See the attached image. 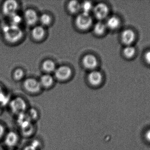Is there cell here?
I'll list each match as a JSON object with an SVG mask.
<instances>
[{"label": "cell", "instance_id": "obj_8", "mask_svg": "<svg viewBox=\"0 0 150 150\" xmlns=\"http://www.w3.org/2000/svg\"><path fill=\"white\" fill-rule=\"evenodd\" d=\"M71 75V70L67 66H61L54 70L56 78L60 80H65L68 78Z\"/></svg>", "mask_w": 150, "mask_h": 150}, {"label": "cell", "instance_id": "obj_20", "mask_svg": "<svg viewBox=\"0 0 150 150\" xmlns=\"http://www.w3.org/2000/svg\"><path fill=\"white\" fill-rule=\"evenodd\" d=\"M68 7L69 11L73 13H76L81 9L80 4L77 1H72L69 2Z\"/></svg>", "mask_w": 150, "mask_h": 150}, {"label": "cell", "instance_id": "obj_4", "mask_svg": "<svg viewBox=\"0 0 150 150\" xmlns=\"http://www.w3.org/2000/svg\"><path fill=\"white\" fill-rule=\"evenodd\" d=\"M92 19L89 14L82 13L77 16L76 19L77 26L81 30H85L91 25Z\"/></svg>", "mask_w": 150, "mask_h": 150}, {"label": "cell", "instance_id": "obj_23", "mask_svg": "<svg viewBox=\"0 0 150 150\" xmlns=\"http://www.w3.org/2000/svg\"><path fill=\"white\" fill-rule=\"evenodd\" d=\"M40 23L43 25L47 26L51 23V18L49 15L46 14H42L39 18Z\"/></svg>", "mask_w": 150, "mask_h": 150}, {"label": "cell", "instance_id": "obj_12", "mask_svg": "<svg viewBox=\"0 0 150 150\" xmlns=\"http://www.w3.org/2000/svg\"><path fill=\"white\" fill-rule=\"evenodd\" d=\"M122 22L120 18L117 16H113L108 19L106 26L111 30H115L120 28Z\"/></svg>", "mask_w": 150, "mask_h": 150}, {"label": "cell", "instance_id": "obj_31", "mask_svg": "<svg viewBox=\"0 0 150 150\" xmlns=\"http://www.w3.org/2000/svg\"><path fill=\"white\" fill-rule=\"evenodd\" d=\"M3 92L2 90L1 87V86H0V93H1V92Z\"/></svg>", "mask_w": 150, "mask_h": 150}, {"label": "cell", "instance_id": "obj_32", "mask_svg": "<svg viewBox=\"0 0 150 150\" xmlns=\"http://www.w3.org/2000/svg\"><path fill=\"white\" fill-rule=\"evenodd\" d=\"M1 107H0V114H1Z\"/></svg>", "mask_w": 150, "mask_h": 150}, {"label": "cell", "instance_id": "obj_10", "mask_svg": "<svg viewBox=\"0 0 150 150\" xmlns=\"http://www.w3.org/2000/svg\"><path fill=\"white\" fill-rule=\"evenodd\" d=\"M122 55L127 60H132L136 56L137 49L134 45L125 46L122 49Z\"/></svg>", "mask_w": 150, "mask_h": 150}, {"label": "cell", "instance_id": "obj_24", "mask_svg": "<svg viewBox=\"0 0 150 150\" xmlns=\"http://www.w3.org/2000/svg\"><path fill=\"white\" fill-rule=\"evenodd\" d=\"M10 17L11 21V24L18 26L22 21V18L16 13L13 14Z\"/></svg>", "mask_w": 150, "mask_h": 150}, {"label": "cell", "instance_id": "obj_9", "mask_svg": "<svg viewBox=\"0 0 150 150\" xmlns=\"http://www.w3.org/2000/svg\"><path fill=\"white\" fill-rule=\"evenodd\" d=\"M82 62L83 66L88 69H94L98 65L97 58L92 55H86L84 56Z\"/></svg>", "mask_w": 150, "mask_h": 150}, {"label": "cell", "instance_id": "obj_17", "mask_svg": "<svg viewBox=\"0 0 150 150\" xmlns=\"http://www.w3.org/2000/svg\"><path fill=\"white\" fill-rule=\"evenodd\" d=\"M39 82L41 86L47 88L52 85L53 80L50 75H44L40 77Z\"/></svg>", "mask_w": 150, "mask_h": 150}, {"label": "cell", "instance_id": "obj_30", "mask_svg": "<svg viewBox=\"0 0 150 150\" xmlns=\"http://www.w3.org/2000/svg\"><path fill=\"white\" fill-rule=\"evenodd\" d=\"M145 138L149 142H150V129H149L146 132L145 134Z\"/></svg>", "mask_w": 150, "mask_h": 150}, {"label": "cell", "instance_id": "obj_33", "mask_svg": "<svg viewBox=\"0 0 150 150\" xmlns=\"http://www.w3.org/2000/svg\"></svg>", "mask_w": 150, "mask_h": 150}, {"label": "cell", "instance_id": "obj_11", "mask_svg": "<svg viewBox=\"0 0 150 150\" xmlns=\"http://www.w3.org/2000/svg\"><path fill=\"white\" fill-rule=\"evenodd\" d=\"M24 18L25 22L29 25H33L36 23L38 18L36 11L31 9L27 10L25 11Z\"/></svg>", "mask_w": 150, "mask_h": 150}, {"label": "cell", "instance_id": "obj_29", "mask_svg": "<svg viewBox=\"0 0 150 150\" xmlns=\"http://www.w3.org/2000/svg\"><path fill=\"white\" fill-rule=\"evenodd\" d=\"M4 131V127L1 124H0V139L2 136L3 135Z\"/></svg>", "mask_w": 150, "mask_h": 150}, {"label": "cell", "instance_id": "obj_25", "mask_svg": "<svg viewBox=\"0 0 150 150\" xmlns=\"http://www.w3.org/2000/svg\"><path fill=\"white\" fill-rule=\"evenodd\" d=\"M9 100V97L8 96L6 95L2 92L0 93V104L1 105L5 106L8 104Z\"/></svg>", "mask_w": 150, "mask_h": 150}, {"label": "cell", "instance_id": "obj_3", "mask_svg": "<svg viewBox=\"0 0 150 150\" xmlns=\"http://www.w3.org/2000/svg\"><path fill=\"white\" fill-rule=\"evenodd\" d=\"M10 107L14 113L18 115L25 113L27 105L25 101L21 97H16L10 102Z\"/></svg>", "mask_w": 150, "mask_h": 150}, {"label": "cell", "instance_id": "obj_6", "mask_svg": "<svg viewBox=\"0 0 150 150\" xmlns=\"http://www.w3.org/2000/svg\"><path fill=\"white\" fill-rule=\"evenodd\" d=\"M24 86L26 91L30 93H35L39 92L41 89L39 82L33 78H28L25 81Z\"/></svg>", "mask_w": 150, "mask_h": 150}, {"label": "cell", "instance_id": "obj_21", "mask_svg": "<svg viewBox=\"0 0 150 150\" xmlns=\"http://www.w3.org/2000/svg\"><path fill=\"white\" fill-rule=\"evenodd\" d=\"M26 114L32 122H35L39 118V113L34 108H32L29 109Z\"/></svg>", "mask_w": 150, "mask_h": 150}, {"label": "cell", "instance_id": "obj_28", "mask_svg": "<svg viewBox=\"0 0 150 150\" xmlns=\"http://www.w3.org/2000/svg\"><path fill=\"white\" fill-rule=\"evenodd\" d=\"M41 148L38 147L32 142L25 147L23 150H41Z\"/></svg>", "mask_w": 150, "mask_h": 150}, {"label": "cell", "instance_id": "obj_1", "mask_svg": "<svg viewBox=\"0 0 150 150\" xmlns=\"http://www.w3.org/2000/svg\"><path fill=\"white\" fill-rule=\"evenodd\" d=\"M5 39L10 43H15L20 40L23 36V32L18 26L5 25L2 28Z\"/></svg>", "mask_w": 150, "mask_h": 150}, {"label": "cell", "instance_id": "obj_16", "mask_svg": "<svg viewBox=\"0 0 150 150\" xmlns=\"http://www.w3.org/2000/svg\"><path fill=\"white\" fill-rule=\"evenodd\" d=\"M45 31L41 26H35L32 31V35L35 39L40 40L44 37Z\"/></svg>", "mask_w": 150, "mask_h": 150}, {"label": "cell", "instance_id": "obj_15", "mask_svg": "<svg viewBox=\"0 0 150 150\" xmlns=\"http://www.w3.org/2000/svg\"><path fill=\"white\" fill-rule=\"evenodd\" d=\"M21 132L25 136H30L34 132V127L32 122L24 124L21 127Z\"/></svg>", "mask_w": 150, "mask_h": 150}, {"label": "cell", "instance_id": "obj_19", "mask_svg": "<svg viewBox=\"0 0 150 150\" xmlns=\"http://www.w3.org/2000/svg\"><path fill=\"white\" fill-rule=\"evenodd\" d=\"M42 68L45 71L47 72H52L55 70V64L51 60L45 61L42 64Z\"/></svg>", "mask_w": 150, "mask_h": 150}, {"label": "cell", "instance_id": "obj_14", "mask_svg": "<svg viewBox=\"0 0 150 150\" xmlns=\"http://www.w3.org/2000/svg\"><path fill=\"white\" fill-rule=\"evenodd\" d=\"M18 141V136L15 132H9L5 138V144L9 147H12L15 146L17 143Z\"/></svg>", "mask_w": 150, "mask_h": 150}, {"label": "cell", "instance_id": "obj_26", "mask_svg": "<svg viewBox=\"0 0 150 150\" xmlns=\"http://www.w3.org/2000/svg\"><path fill=\"white\" fill-rule=\"evenodd\" d=\"M23 71L21 69H18L14 72V78L16 80H20L23 77Z\"/></svg>", "mask_w": 150, "mask_h": 150}, {"label": "cell", "instance_id": "obj_2", "mask_svg": "<svg viewBox=\"0 0 150 150\" xmlns=\"http://www.w3.org/2000/svg\"><path fill=\"white\" fill-rule=\"evenodd\" d=\"M137 38L136 32L132 28H126L121 33V41L124 46L134 45V44L137 40Z\"/></svg>", "mask_w": 150, "mask_h": 150}, {"label": "cell", "instance_id": "obj_7", "mask_svg": "<svg viewBox=\"0 0 150 150\" xmlns=\"http://www.w3.org/2000/svg\"><path fill=\"white\" fill-rule=\"evenodd\" d=\"M18 3L16 1L8 0L5 1L3 5V11L4 15L10 16L16 13Z\"/></svg>", "mask_w": 150, "mask_h": 150}, {"label": "cell", "instance_id": "obj_13", "mask_svg": "<svg viewBox=\"0 0 150 150\" xmlns=\"http://www.w3.org/2000/svg\"><path fill=\"white\" fill-rule=\"evenodd\" d=\"M102 75L98 71H91L88 75L89 82L93 85H98L102 81Z\"/></svg>", "mask_w": 150, "mask_h": 150}, {"label": "cell", "instance_id": "obj_22", "mask_svg": "<svg viewBox=\"0 0 150 150\" xmlns=\"http://www.w3.org/2000/svg\"><path fill=\"white\" fill-rule=\"evenodd\" d=\"M81 8L83 10V13L89 14L93 9L92 4L91 2L86 1L81 5Z\"/></svg>", "mask_w": 150, "mask_h": 150}, {"label": "cell", "instance_id": "obj_18", "mask_svg": "<svg viewBox=\"0 0 150 150\" xmlns=\"http://www.w3.org/2000/svg\"><path fill=\"white\" fill-rule=\"evenodd\" d=\"M106 26L104 23L102 22H97L93 27V31L94 33L98 35H101L103 34L106 30Z\"/></svg>", "mask_w": 150, "mask_h": 150}, {"label": "cell", "instance_id": "obj_27", "mask_svg": "<svg viewBox=\"0 0 150 150\" xmlns=\"http://www.w3.org/2000/svg\"><path fill=\"white\" fill-rule=\"evenodd\" d=\"M143 60L147 65L150 66V49L146 50L143 55Z\"/></svg>", "mask_w": 150, "mask_h": 150}, {"label": "cell", "instance_id": "obj_5", "mask_svg": "<svg viewBox=\"0 0 150 150\" xmlns=\"http://www.w3.org/2000/svg\"><path fill=\"white\" fill-rule=\"evenodd\" d=\"M93 11L96 18L102 20L105 18L108 15L109 8L106 4L100 3L98 4L93 8Z\"/></svg>", "mask_w": 150, "mask_h": 150}]
</instances>
